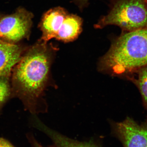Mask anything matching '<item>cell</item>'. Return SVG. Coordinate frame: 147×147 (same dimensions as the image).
Returning a JSON list of instances; mask_svg holds the SVG:
<instances>
[{
    "instance_id": "cell-7",
    "label": "cell",
    "mask_w": 147,
    "mask_h": 147,
    "mask_svg": "<svg viewBox=\"0 0 147 147\" xmlns=\"http://www.w3.org/2000/svg\"><path fill=\"white\" fill-rule=\"evenodd\" d=\"M22 49L15 43L0 40V78H6L21 58Z\"/></svg>"
},
{
    "instance_id": "cell-6",
    "label": "cell",
    "mask_w": 147,
    "mask_h": 147,
    "mask_svg": "<svg viewBox=\"0 0 147 147\" xmlns=\"http://www.w3.org/2000/svg\"><path fill=\"white\" fill-rule=\"evenodd\" d=\"M68 13L66 9L60 7L51 9L44 13L38 26L42 33L40 39L47 42L50 40L56 38Z\"/></svg>"
},
{
    "instance_id": "cell-3",
    "label": "cell",
    "mask_w": 147,
    "mask_h": 147,
    "mask_svg": "<svg viewBox=\"0 0 147 147\" xmlns=\"http://www.w3.org/2000/svg\"><path fill=\"white\" fill-rule=\"evenodd\" d=\"M110 10L95 28L117 26L122 32L147 29V5L144 0H111Z\"/></svg>"
},
{
    "instance_id": "cell-1",
    "label": "cell",
    "mask_w": 147,
    "mask_h": 147,
    "mask_svg": "<svg viewBox=\"0 0 147 147\" xmlns=\"http://www.w3.org/2000/svg\"><path fill=\"white\" fill-rule=\"evenodd\" d=\"M147 65V29L122 32L100 61L102 70L125 78Z\"/></svg>"
},
{
    "instance_id": "cell-9",
    "label": "cell",
    "mask_w": 147,
    "mask_h": 147,
    "mask_svg": "<svg viewBox=\"0 0 147 147\" xmlns=\"http://www.w3.org/2000/svg\"><path fill=\"white\" fill-rule=\"evenodd\" d=\"M42 129L52 140L55 147H99L92 142H81L70 139L46 127Z\"/></svg>"
},
{
    "instance_id": "cell-14",
    "label": "cell",
    "mask_w": 147,
    "mask_h": 147,
    "mask_svg": "<svg viewBox=\"0 0 147 147\" xmlns=\"http://www.w3.org/2000/svg\"><path fill=\"white\" fill-rule=\"evenodd\" d=\"M35 147H43L41 145L39 144L38 143H35Z\"/></svg>"
},
{
    "instance_id": "cell-12",
    "label": "cell",
    "mask_w": 147,
    "mask_h": 147,
    "mask_svg": "<svg viewBox=\"0 0 147 147\" xmlns=\"http://www.w3.org/2000/svg\"><path fill=\"white\" fill-rule=\"evenodd\" d=\"M89 0H73V2L75 3L80 10H82L88 5Z\"/></svg>"
},
{
    "instance_id": "cell-10",
    "label": "cell",
    "mask_w": 147,
    "mask_h": 147,
    "mask_svg": "<svg viewBox=\"0 0 147 147\" xmlns=\"http://www.w3.org/2000/svg\"><path fill=\"white\" fill-rule=\"evenodd\" d=\"M125 78L133 83L139 90L147 112V65L128 74Z\"/></svg>"
},
{
    "instance_id": "cell-16",
    "label": "cell",
    "mask_w": 147,
    "mask_h": 147,
    "mask_svg": "<svg viewBox=\"0 0 147 147\" xmlns=\"http://www.w3.org/2000/svg\"><path fill=\"white\" fill-rule=\"evenodd\" d=\"M1 40V37H0V40Z\"/></svg>"
},
{
    "instance_id": "cell-15",
    "label": "cell",
    "mask_w": 147,
    "mask_h": 147,
    "mask_svg": "<svg viewBox=\"0 0 147 147\" xmlns=\"http://www.w3.org/2000/svg\"><path fill=\"white\" fill-rule=\"evenodd\" d=\"M145 2H146V4L147 5V0H144Z\"/></svg>"
},
{
    "instance_id": "cell-4",
    "label": "cell",
    "mask_w": 147,
    "mask_h": 147,
    "mask_svg": "<svg viewBox=\"0 0 147 147\" xmlns=\"http://www.w3.org/2000/svg\"><path fill=\"white\" fill-rule=\"evenodd\" d=\"M33 15L20 7L13 14L0 19V37L6 42L14 43L28 36L32 25Z\"/></svg>"
},
{
    "instance_id": "cell-2",
    "label": "cell",
    "mask_w": 147,
    "mask_h": 147,
    "mask_svg": "<svg viewBox=\"0 0 147 147\" xmlns=\"http://www.w3.org/2000/svg\"><path fill=\"white\" fill-rule=\"evenodd\" d=\"M56 48L41 39L32 46L16 64L13 79L21 93L38 98L45 88Z\"/></svg>"
},
{
    "instance_id": "cell-11",
    "label": "cell",
    "mask_w": 147,
    "mask_h": 147,
    "mask_svg": "<svg viewBox=\"0 0 147 147\" xmlns=\"http://www.w3.org/2000/svg\"><path fill=\"white\" fill-rule=\"evenodd\" d=\"M6 78H0V105L5 101L10 92L9 84Z\"/></svg>"
},
{
    "instance_id": "cell-8",
    "label": "cell",
    "mask_w": 147,
    "mask_h": 147,
    "mask_svg": "<svg viewBox=\"0 0 147 147\" xmlns=\"http://www.w3.org/2000/svg\"><path fill=\"white\" fill-rule=\"evenodd\" d=\"M83 23V20L80 16L68 13L55 39L65 42L75 40L82 32Z\"/></svg>"
},
{
    "instance_id": "cell-13",
    "label": "cell",
    "mask_w": 147,
    "mask_h": 147,
    "mask_svg": "<svg viewBox=\"0 0 147 147\" xmlns=\"http://www.w3.org/2000/svg\"><path fill=\"white\" fill-rule=\"evenodd\" d=\"M0 147H14L10 143L2 138H0Z\"/></svg>"
},
{
    "instance_id": "cell-5",
    "label": "cell",
    "mask_w": 147,
    "mask_h": 147,
    "mask_svg": "<svg viewBox=\"0 0 147 147\" xmlns=\"http://www.w3.org/2000/svg\"><path fill=\"white\" fill-rule=\"evenodd\" d=\"M114 131L124 147H147V126L130 118L114 124Z\"/></svg>"
}]
</instances>
